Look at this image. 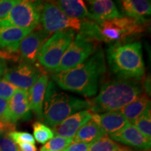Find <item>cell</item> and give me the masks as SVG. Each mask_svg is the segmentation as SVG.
I'll return each mask as SVG.
<instances>
[{
	"instance_id": "cell-1",
	"label": "cell",
	"mask_w": 151,
	"mask_h": 151,
	"mask_svg": "<svg viewBox=\"0 0 151 151\" xmlns=\"http://www.w3.org/2000/svg\"><path fill=\"white\" fill-rule=\"evenodd\" d=\"M105 71L104 54L99 50L80 65L54 73L52 78L62 89L92 97L97 94L99 81Z\"/></svg>"
},
{
	"instance_id": "cell-2",
	"label": "cell",
	"mask_w": 151,
	"mask_h": 151,
	"mask_svg": "<svg viewBox=\"0 0 151 151\" xmlns=\"http://www.w3.org/2000/svg\"><path fill=\"white\" fill-rule=\"evenodd\" d=\"M143 86L136 81L118 79L105 83L94 99L89 100L92 113L120 111L142 94Z\"/></svg>"
},
{
	"instance_id": "cell-3",
	"label": "cell",
	"mask_w": 151,
	"mask_h": 151,
	"mask_svg": "<svg viewBox=\"0 0 151 151\" xmlns=\"http://www.w3.org/2000/svg\"><path fill=\"white\" fill-rule=\"evenodd\" d=\"M109 65L122 79L139 80L145 73L142 45L139 41L114 43L107 50Z\"/></svg>"
},
{
	"instance_id": "cell-4",
	"label": "cell",
	"mask_w": 151,
	"mask_h": 151,
	"mask_svg": "<svg viewBox=\"0 0 151 151\" xmlns=\"http://www.w3.org/2000/svg\"><path fill=\"white\" fill-rule=\"evenodd\" d=\"M83 109H90L89 100L78 99L64 92H57L52 83L48 84L43 104L42 118L45 124L53 128Z\"/></svg>"
},
{
	"instance_id": "cell-5",
	"label": "cell",
	"mask_w": 151,
	"mask_h": 151,
	"mask_svg": "<svg viewBox=\"0 0 151 151\" xmlns=\"http://www.w3.org/2000/svg\"><path fill=\"white\" fill-rule=\"evenodd\" d=\"M41 7V1L18 0L7 16L0 20V27L35 29L40 22Z\"/></svg>"
},
{
	"instance_id": "cell-6",
	"label": "cell",
	"mask_w": 151,
	"mask_h": 151,
	"mask_svg": "<svg viewBox=\"0 0 151 151\" xmlns=\"http://www.w3.org/2000/svg\"><path fill=\"white\" fill-rule=\"evenodd\" d=\"M74 38L75 32L72 30L54 33L40 49L37 58L40 65L49 71H54Z\"/></svg>"
},
{
	"instance_id": "cell-7",
	"label": "cell",
	"mask_w": 151,
	"mask_h": 151,
	"mask_svg": "<svg viewBox=\"0 0 151 151\" xmlns=\"http://www.w3.org/2000/svg\"><path fill=\"white\" fill-rule=\"evenodd\" d=\"M99 26L103 41L106 43H122L145 31V22L127 16L106 20Z\"/></svg>"
},
{
	"instance_id": "cell-8",
	"label": "cell",
	"mask_w": 151,
	"mask_h": 151,
	"mask_svg": "<svg viewBox=\"0 0 151 151\" xmlns=\"http://www.w3.org/2000/svg\"><path fill=\"white\" fill-rule=\"evenodd\" d=\"M97 43L78 34L68 47L54 72L69 70L83 63L97 51Z\"/></svg>"
},
{
	"instance_id": "cell-9",
	"label": "cell",
	"mask_w": 151,
	"mask_h": 151,
	"mask_svg": "<svg viewBox=\"0 0 151 151\" xmlns=\"http://www.w3.org/2000/svg\"><path fill=\"white\" fill-rule=\"evenodd\" d=\"M83 20L71 18L64 14L53 2L42 4L40 22L41 27L48 34L65 30L80 31Z\"/></svg>"
},
{
	"instance_id": "cell-10",
	"label": "cell",
	"mask_w": 151,
	"mask_h": 151,
	"mask_svg": "<svg viewBox=\"0 0 151 151\" xmlns=\"http://www.w3.org/2000/svg\"><path fill=\"white\" fill-rule=\"evenodd\" d=\"M41 74V72L36 66L22 61L7 69L3 79L18 89L28 92Z\"/></svg>"
},
{
	"instance_id": "cell-11",
	"label": "cell",
	"mask_w": 151,
	"mask_h": 151,
	"mask_svg": "<svg viewBox=\"0 0 151 151\" xmlns=\"http://www.w3.org/2000/svg\"><path fill=\"white\" fill-rule=\"evenodd\" d=\"M50 35L38 26L27 35L20 43L18 52L21 60L33 64L37 60L40 49Z\"/></svg>"
},
{
	"instance_id": "cell-12",
	"label": "cell",
	"mask_w": 151,
	"mask_h": 151,
	"mask_svg": "<svg viewBox=\"0 0 151 151\" xmlns=\"http://www.w3.org/2000/svg\"><path fill=\"white\" fill-rule=\"evenodd\" d=\"M92 115V113L89 110H83L71 115L53 127L54 134L57 137L73 139L79 129L91 120Z\"/></svg>"
},
{
	"instance_id": "cell-13",
	"label": "cell",
	"mask_w": 151,
	"mask_h": 151,
	"mask_svg": "<svg viewBox=\"0 0 151 151\" xmlns=\"http://www.w3.org/2000/svg\"><path fill=\"white\" fill-rule=\"evenodd\" d=\"M110 137L113 141L139 150H148L150 149L151 140L147 139L133 124L129 122L120 131L110 135Z\"/></svg>"
},
{
	"instance_id": "cell-14",
	"label": "cell",
	"mask_w": 151,
	"mask_h": 151,
	"mask_svg": "<svg viewBox=\"0 0 151 151\" xmlns=\"http://www.w3.org/2000/svg\"><path fill=\"white\" fill-rule=\"evenodd\" d=\"M9 110L10 120L16 123L20 120H29L31 118L28 92L17 89L9 101Z\"/></svg>"
},
{
	"instance_id": "cell-15",
	"label": "cell",
	"mask_w": 151,
	"mask_h": 151,
	"mask_svg": "<svg viewBox=\"0 0 151 151\" xmlns=\"http://www.w3.org/2000/svg\"><path fill=\"white\" fill-rule=\"evenodd\" d=\"M92 120L99 126L106 134L112 135L129 123L120 111L104 113H92Z\"/></svg>"
},
{
	"instance_id": "cell-16",
	"label": "cell",
	"mask_w": 151,
	"mask_h": 151,
	"mask_svg": "<svg viewBox=\"0 0 151 151\" xmlns=\"http://www.w3.org/2000/svg\"><path fill=\"white\" fill-rule=\"evenodd\" d=\"M88 2L92 20L98 24L106 20L123 16L115 3L111 0H91Z\"/></svg>"
},
{
	"instance_id": "cell-17",
	"label": "cell",
	"mask_w": 151,
	"mask_h": 151,
	"mask_svg": "<svg viewBox=\"0 0 151 151\" xmlns=\"http://www.w3.org/2000/svg\"><path fill=\"white\" fill-rule=\"evenodd\" d=\"M48 84V76L46 73H41L35 83L28 91L30 109L40 119H42L43 104Z\"/></svg>"
},
{
	"instance_id": "cell-18",
	"label": "cell",
	"mask_w": 151,
	"mask_h": 151,
	"mask_svg": "<svg viewBox=\"0 0 151 151\" xmlns=\"http://www.w3.org/2000/svg\"><path fill=\"white\" fill-rule=\"evenodd\" d=\"M32 31L14 27H0V47L8 51L17 52L20 42Z\"/></svg>"
},
{
	"instance_id": "cell-19",
	"label": "cell",
	"mask_w": 151,
	"mask_h": 151,
	"mask_svg": "<svg viewBox=\"0 0 151 151\" xmlns=\"http://www.w3.org/2000/svg\"><path fill=\"white\" fill-rule=\"evenodd\" d=\"M60 11L71 18L92 20L86 3L81 0H59L53 2Z\"/></svg>"
},
{
	"instance_id": "cell-20",
	"label": "cell",
	"mask_w": 151,
	"mask_h": 151,
	"mask_svg": "<svg viewBox=\"0 0 151 151\" xmlns=\"http://www.w3.org/2000/svg\"><path fill=\"white\" fill-rule=\"evenodd\" d=\"M121 9L126 16L146 22V17L150 15V1L147 0H123L120 1Z\"/></svg>"
},
{
	"instance_id": "cell-21",
	"label": "cell",
	"mask_w": 151,
	"mask_h": 151,
	"mask_svg": "<svg viewBox=\"0 0 151 151\" xmlns=\"http://www.w3.org/2000/svg\"><path fill=\"white\" fill-rule=\"evenodd\" d=\"M148 109H150V99L146 94L142 93L133 101L120 109V111L129 123L133 124L139 116Z\"/></svg>"
},
{
	"instance_id": "cell-22",
	"label": "cell",
	"mask_w": 151,
	"mask_h": 151,
	"mask_svg": "<svg viewBox=\"0 0 151 151\" xmlns=\"http://www.w3.org/2000/svg\"><path fill=\"white\" fill-rule=\"evenodd\" d=\"M105 136H106V134L91 119L79 129L73 137V142H83L92 144Z\"/></svg>"
},
{
	"instance_id": "cell-23",
	"label": "cell",
	"mask_w": 151,
	"mask_h": 151,
	"mask_svg": "<svg viewBox=\"0 0 151 151\" xmlns=\"http://www.w3.org/2000/svg\"><path fill=\"white\" fill-rule=\"evenodd\" d=\"M88 151H136L118 144L106 136L90 144Z\"/></svg>"
},
{
	"instance_id": "cell-24",
	"label": "cell",
	"mask_w": 151,
	"mask_h": 151,
	"mask_svg": "<svg viewBox=\"0 0 151 151\" xmlns=\"http://www.w3.org/2000/svg\"><path fill=\"white\" fill-rule=\"evenodd\" d=\"M33 137L35 140L41 144H45L54 137V132L46 124L41 122H35L32 124Z\"/></svg>"
},
{
	"instance_id": "cell-25",
	"label": "cell",
	"mask_w": 151,
	"mask_h": 151,
	"mask_svg": "<svg viewBox=\"0 0 151 151\" xmlns=\"http://www.w3.org/2000/svg\"><path fill=\"white\" fill-rule=\"evenodd\" d=\"M134 125L142 134L151 140V115L150 109L147 110L134 122Z\"/></svg>"
},
{
	"instance_id": "cell-26",
	"label": "cell",
	"mask_w": 151,
	"mask_h": 151,
	"mask_svg": "<svg viewBox=\"0 0 151 151\" xmlns=\"http://www.w3.org/2000/svg\"><path fill=\"white\" fill-rule=\"evenodd\" d=\"M72 141V139H66L56 136L45 143L39 151H63Z\"/></svg>"
},
{
	"instance_id": "cell-27",
	"label": "cell",
	"mask_w": 151,
	"mask_h": 151,
	"mask_svg": "<svg viewBox=\"0 0 151 151\" xmlns=\"http://www.w3.org/2000/svg\"><path fill=\"white\" fill-rule=\"evenodd\" d=\"M8 136L17 145L22 143H30L35 144V140L31 134L25 132L13 131L9 132Z\"/></svg>"
},
{
	"instance_id": "cell-28",
	"label": "cell",
	"mask_w": 151,
	"mask_h": 151,
	"mask_svg": "<svg viewBox=\"0 0 151 151\" xmlns=\"http://www.w3.org/2000/svg\"><path fill=\"white\" fill-rule=\"evenodd\" d=\"M18 88L4 79L0 80V98L9 101Z\"/></svg>"
},
{
	"instance_id": "cell-29",
	"label": "cell",
	"mask_w": 151,
	"mask_h": 151,
	"mask_svg": "<svg viewBox=\"0 0 151 151\" xmlns=\"http://www.w3.org/2000/svg\"><path fill=\"white\" fill-rule=\"evenodd\" d=\"M0 151H20L18 145L4 134L0 137Z\"/></svg>"
},
{
	"instance_id": "cell-30",
	"label": "cell",
	"mask_w": 151,
	"mask_h": 151,
	"mask_svg": "<svg viewBox=\"0 0 151 151\" xmlns=\"http://www.w3.org/2000/svg\"><path fill=\"white\" fill-rule=\"evenodd\" d=\"M0 60L18 62L21 61V58L18 52H12L0 47Z\"/></svg>"
},
{
	"instance_id": "cell-31",
	"label": "cell",
	"mask_w": 151,
	"mask_h": 151,
	"mask_svg": "<svg viewBox=\"0 0 151 151\" xmlns=\"http://www.w3.org/2000/svg\"><path fill=\"white\" fill-rule=\"evenodd\" d=\"M18 0H0V20L7 16Z\"/></svg>"
},
{
	"instance_id": "cell-32",
	"label": "cell",
	"mask_w": 151,
	"mask_h": 151,
	"mask_svg": "<svg viewBox=\"0 0 151 151\" xmlns=\"http://www.w3.org/2000/svg\"><path fill=\"white\" fill-rule=\"evenodd\" d=\"M0 120L11 122L9 116V101L1 98H0Z\"/></svg>"
},
{
	"instance_id": "cell-33",
	"label": "cell",
	"mask_w": 151,
	"mask_h": 151,
	"mask_svg": "<svg viewBox=\"0 0 151 151\" xmlns=\"http://www.w3.org/2000/svg\"><path fill=\"white\" fill-rule=\"evenodd\" d=\"M90 144L83 142H73L63 151H88Z\"/></svg>"
},
{
	"instance_id": "cell-34",
	"label": "cell",
	"mask_w": 151,
	"mask_h": 151,
	"mask_svg": "<svg viewBox=\"0 0 151 151\" xmlns=\"http://www.w3.org/2000/svg\"><path fill=\"white\" fill-rule=\"evenodd\" d=\"M20 151H37L35 144L30 143H22L18 144Z\"/></svg>"
},
{
	"instance_id": "cell-35",
	"label": "cell",
	"mask_w": 151,
	"mask_h": 151,
	"mask_svg": "<svg viewBox=\"0 0 151 151\" xmlns=\"http://www.w3.org/2000/svg\"><path fill=\"white\" fill-rule=\"evenodd\" d=\"M7 69L8 68H7L6 62L4 61V60H0V80L2 79V77Z\"/></svg>"
},
{
	"instance_id": "cell-36",
	"label": "cell",
	"mask_w": 151,
	"mask_h": 151,
	"mask_svg": "<svg viewBox=\"0 0 151 151\" xmlns=\"http://www.w3.org/2000/svg\"><path fill=\"white\" fill-rule=\"evenodd\" d=\"M6 134V133H4V132L3 130L1 129V128L0 127V137H1V136L2 135V134Z\"/></svg>"
}]
</instances>
